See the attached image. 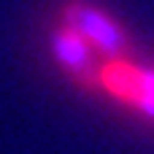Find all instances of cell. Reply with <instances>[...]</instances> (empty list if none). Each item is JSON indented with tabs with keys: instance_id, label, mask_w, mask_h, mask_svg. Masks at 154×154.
Instances as JSON below:
<instances>
[{
	"instance_id": "cell-1",
	"label": "cell",
	"mask_w": 154,
	"mask_h": 154,
	"mask_svg": "<svg viewBox=\"0 0 154 154\" xmlns=\"http://www.w3.org/2000/svg\"><path fill=\"white\" fill-rule=\"evenodd\" d=\"M62 24L73 27L106 62L130 57L127 30L100 5L89 0H68L62 5Z\"/></svg>"
},
{
	"instance_id": "cell-2",
	"label": "cell",
	"mask_w": 154,
	"mask_h": 154,
	"mask_svg": "<svg viewBox=\"0 0 154 154\" xmlns=\"http://www.w3.org/2000/svg\"><path fill=\"white\" fill-rule=\"evenodd\" d=\"M100 89L108 92L116 103L154 122V68L135 65L130 60L103 62Z\"/></svg>"
},
{
	"instance_id": "cell-3",
	"label": "cell",
	"mask_w": 154,
	"mask_h": 154,
	"mask_svg": "<svg viewBox=\"0 0 154 154\" xmlns=\"http://www.w3.org/2000/svg\"><path fill=\"white\" fill-rule=\"evenodd\" d=\"M49 49L54 62L81 87L92 89L100 87V70H103V57L68 24H60L51 38H49Z\"/></svg>"
}]
</instances>
